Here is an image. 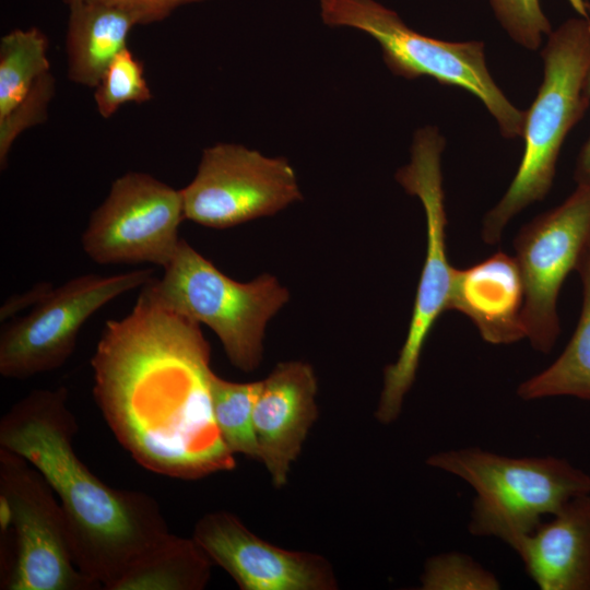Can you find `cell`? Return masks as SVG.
<instances>
[{"instance_id": "83f0119b", "label": "cell", "mask_w": 590, "mask_h": 590, "mask_svg": "<svg viewBox=\"0 0 590 590\" xmlns=\"http://www.w3.org/2000/svg\"><path fill=\"white\" fill-rule=\"evenodd\" d=\"M587 90L590 94V72L587 78ZM574 178L577 185L590 187V137L578 154Z\"/></svg>"}, {"instance_id": "9c48e42d", "label": "cell", "mask_w": 590, "mask_h": 590, "mask_svg": "<svg viewBox=\"0 0 590 590\" xmlns=\"http://www.w3.org/2000/svg\"><path fill=\"white\" fill-rule=\"evenodd\" d=\"M153 278L151 268L111 275L88 273L52 287L28 314L2 327L1 376L21 380L60 368L74 352L82 327L96 311Z\"/></svg>"}, {"instance_id": "d4e9b609", "label": "cell", "mask_w": 590, "mask_h": 590, "mask_svg": "<svg viewBox=\"0 0 590 590\" xmlns=\"http://www.w3.org/2000/svg\"><path fill=\"white\" fill-rule=\"evenodd\" d=\"M55 93V79L50 72L42 75L27 97L8 116L0 118V166L5 169L13 142L24 130L47 119L48 105Z\"/></svg>"}, {"instance_id": "4fadbf2b", "label": "cell", "mask_w": 590, "mask_h": 590, "mask_svg": "<svg viewBox=\"0 0 590 590\" xmlns=\"http://www.w3.org/2000/svg\"><path fill=\"white\" fill-rule=\"evenodd\" d=\"M193 540L241 590H334L335 575L319 554L275 546L235 515L215 511L198 520Z\"/></svg>"}, {"instance_id": "52a82bcc", "label": "cell", "mask_w": 590, "mask_h": 590, "mask_svg": "<svg viewBox=\"0 0 590 590\" xmlns=\"http://www.w3.org/2000/svg\"><path fill=\"white\" fill-rule=\"evenodd\" d=\"M445 139L436 127L416 131L411 161L401 167L397 181L422 202L426 217V257L417 285L406 338L397 361L385 368L384 386L375 416L382 424L394 422L411 389L424 344L438 317L448 310L455 267L447 255V213L440 156Z\"/></svg>"}, {"instance_id": "8992f818", "label": "cell", "mask_w": 590, "mask_h": 590, "mask_svg": "<svg viewBox=\"0 0 590 590\" xmlns=\"http://www.w3.org/2000/svg\"><path fill=\"white\" fill-rule=\"evenodd\" d=\"M153 286L162 302L219 338L231 364L252 371L261 363L268 321L288 292L270 274L238 282L221 272L185 239Z\"/></svg>"}, {"instance_id": "e0dca14e", "label": "cell", "mask_w": 590, "mask_h": 590, "mask_svg": "<svg viewBox=\"0 0 590 590\" xmlns=\"http://www.w3.org/2000/svg\"><path fill=\"white\" fill-rule=\"evenodd\" d=\"M64 51L69 79L95 87L110 61L125 48L131 30L140 25L118 7L76 1L68 5Z\"/></svg>"}, {"instance_id": "5b68a950", "label": "cell", "mask_w": 590, "mask_h": 590, "mask_svg": "<svg viewBox=\"0 0 590 590\" xmlns=\"http://www.w3.org/2000/svg\"><path fill=\"white\" fill-rule=\"evenodd\" d=\"M322 21L370 35L380 45L388 69L409 80L429 76L476 96L506 139L522 137L526 110L514 106L492 78L484 43L446 42L410 28L392 10L375 0H320Z\"/></svg>"}, {"instance_id": "277c9868", "label": "cell", "mask_w": 590, "mask_h": 590, "mask_svg": "<svg viewBox=\"0 0 590 590\" xmlns=\"http://www.w3.org/2000/svg\"><path fill=\"white\" fill-rule=\"evenodd\" d=\"M426 463L473 487L471 534L498 538L512 550L544 516L590 494V475L552 456L508 457L469 447L432 455Z\"/></svg>"}, {"instance_id": "9a60e30c", "label": "cell", "mask_w": 590, "mask_h": 590, "mask_svg": "<svg viewBox=\"0 0 590 590\" xmlns=\"http://www.w3.org/2000/svg\"><path fill=\"white\" fill-rule=\"evenodd\" d=\"M524 286L518 262L503 251L465 269H455L448 310L465 315L491 344L526 339Z\"/></svg>"}, {"instance_id": "ba28073f", "label": "cell", "mask_w": 590, "mask_h": 590, "mask_svg": "<svg viewBox=\"0 0 590 590\" xmlns=\"http://www.w3.org/2000/svg\"><path fill=\"white\" fill-rule=\"evenodd\" d=\"M2 529L12 528L15 553L1 589L94 590L75 565L64 512L42 473L0 447Z\"/></svg>"}, {"instance_id": "7a4b0ae2", "label": "cell", "mask_w": 590, "mask_h": 590, "mask_svg": "<svg viewBox=\"0 0 590 590\" xmlns=\"http://www.w3.org/2000/svg\"><path fill=\"white\" fill-rule=\"evenodd\" d=\"M76 430L67 388L35 389L2 416L0 447L34 465L56 494L78 568L117 590L172 533L151 496L113 488L88 470L74 450Z\"/></svg>"}, {"instance_id": "30bf717a", "label": "cell", "mask_w": 590, "mask_h": 590, "mask_svg": "<svg viewBox=\"0 0 590 590\" xmlns=\"http://www.w3.org/2000/svg\"><path fill=\"white\" fill-rule=\"evenodd\" d=\"M185 220L180 189L143 172L116 178L91 213L81 236L85 255L98 264L149 263L166 268Z\"/></svg>"}, {"instance_id": "ac0fdd59", "label": "cell", "mask_w": 590, "mask_h": 590, "mask_svg": "<svg viewBox=\"0 0 590 590\" xmlns=\"http://www.w3.org/2000/svg\"><path fill=\"white\" fill-rule=\"evenodd\" d=\"M576 271L582 284V306L577 327L562 354L545 369L521 382L523 400L574 397L590 400V240Z\"/></svg>"}, {"instance_id": "7402d4cb", "label": "cell", "mask_w": 590, "mask_h": 590, "mask_svg": "<svg viewBox=\"0 0 590 590\" xmlns=\"http://www.w3.org/2000/svg\"><path fill=\"white\" fill-rule=\"evenodd\" d=\"M94 88L97 111L106 119L125 104H142L152 98L143 63L128 47L110 61Z\"/></svg>"}, {"instance_id": "2e32d148", "label": "cell", "mask_w": 590, "mask_h": 590, "mask_svg": "<svg viewBox=\"0 0 590 590\" xmlns=\"http://www.w3.org/2000/svg\"><path fill=\"white\" fill-rule=\"evenodd\" d=\"M515 552L542 590H590V494L568 502Z\"/></svg>"}, {"instance_id": "5bb4252c", "label": "cell", "mask_w": 590, "mask_h": 590, "mask_svg": "<svg viewBox=\"0 0 590 590\" xmlns=\"http://www.w3.org/2000/svg\"><path fill=\"white\" fill-rule=\"evenodd\" d=\"M317 379L300 361L279 363L261 388L253 409L260 459L275 487L286 484L292 463L300 453L317 420Z\"/></svg>"}, {"instance_id": "cb8c5ba5", "label": "cell", "mask_w": 590, "mask_h": 590, "mask_svg": "<svg viewBox=\"0 0 590 590\" xmlns=\"http://www.w3.org/2000/svg\"><path fill=\"white\" fill-rule=\"evenodd\" d=\"M494 14L510 38L529 50L540 48L553 30L540 0H488Z\"/></svg>"}, {"instance_id": "484cf974", "label": "cell", "mask_w": 590, "mask_h": 590, "mask_svg": "<svg viewBox=\"0 0 590 590\" xmlns=\"http://www.w3.org/2000/svg\"><path fill=\"white\" fill-rule=\"evenodd\" d=\"M67 5L76 1L99 2L121 8L133 13L140 25L164 21L176 9L204 0H62Z\"/></svg>"}, {"instance_id": "4316f807", "label": "cell", "mask_w": 590, "mask_h": 590, "mask_svg": "<svg viewBox=\"0 0 590 590\" xmlns=\"http://www.w3.org/2000/svg\"><path fill=\"white\" fill-rule=\"evenodd\" d=\"M49 282H40L22 294L10 296L1 306L0 320L7 322L14 315L27 307H34L52 290Z\"/></svg>"}, {"instance_id": "3957f363", "label": "cell", "mask_w": 590, "mask_h": 590, "mask_svg": "<svg viewBox=\"0 0 590 590\" xmlns=\"http://www.w3.org/2000/svg\"><path fill=\"white\" fill-rule=\"evenodd\" d=\"M544 74L526 110L524 151L518 170L499 202L485 215L482 238L499 243L509 221L552 188L556 163L569 131L583 117L590 94V17H571L547 35L541 51Z\"/></svg>"}, {"instance_id": "ffe728a7", "label": "cell", "mask_w": 590, "mask_h": 590, "mask_svg": "<svg viewBox=\"0 0 590 590\" xmlns=\"http://www.w3.org/2000/svg\"><path fill=\"white\" fill-rule=\"evenodd\" d=\"M48 39L37 27L12 30L0 39V118L8 116L49 72Z\"/></svg>"}, {"instance_id": "603a6c76", "label": "cell", "mask_w": 590, "mask_h": 590, "mask_svg": "<svg viewBox=\"0 0 590 590\" xmlns=\"http://www.w3.org/2000/svg\"><path fill=\"white\" fill-rule=\"evenodd\" d=\"M423 590H497L496 576L465 554L441 553L427 559L421 576Z\"/></svg>"}, {"instance_id": "44dd1931", "label": "cell", "mask_w": 590, "mask_h": 590, "mask_svg": "<svg viewBox=\"0 0 590 590\" xmlns=\"http://www.w3.org/2000/svg\"><path fill=\"white\" fill-rule=\"evenodd\" d=\"M261 388V380L234 382L219 377L211 378L213 417L223 441L232 453H241L259 460L253 409Z\"/></svg>"}, {"instance_id": "d6986e66", "label": "cell", "mask_w": 590, "mask_h": 590, "mask_svg": "<svg viewBox=\"0 0 590 590\" xmlns=\"http://www.w3.org/2000/svg\"><path fill=\"white\" fill-rule=\"evenodd\" d=\"M212 564L193 538L172 533L125 576L117 590H201L210 579Z\"/></svg>"}, {"instance_id": "8fae6325", "label": "cell", "mask_w": 590, "mask_h": 590, "mask_svg": "<svg viewBox=\"0 0 590 590\" xmlns=\"http://www.w3.org/2000/svg\"><path fill=\"white\" fill-rule=\"evenodd\" d=\"M180 192L185 220L216 229L275 214L302 200L287 160L233 143L206 148L196 176Z\"/></svg>"}, {"instance_id": "7c38bea8", "label": "cell", "mask_w": 590, "mask_h": 590, "mask_svg": "<svg viewBox=\"0 0 590 590\" xmlns=\"http://www.w3.org/2000/svg\"><path fill=\"white\" fill-rule=\"evenodd\" d=\"M589 240L590 187L580 185L562 204L524 224L514 240L524 286L526 339L539 352H551L560 333L558 295Z\"/></svg>"}, {"instance_id": "6da1fadb", "label": "cell", "mask_w": 590, "mask_h": 590, "mask_svg": "<svg viewBox=\"0 0 590 590\" xmlns=\"http://www.w3.org/2000/svg\"><path fill=\"white\" fill-rule=\"evenodd\" d=\"M153 279L125 317L104 324L91 359L96 404L151 472L192 481L231 471L235 455L213 417L210 344L201 324L162 302Z\"/></svg>"}]
</instances>
